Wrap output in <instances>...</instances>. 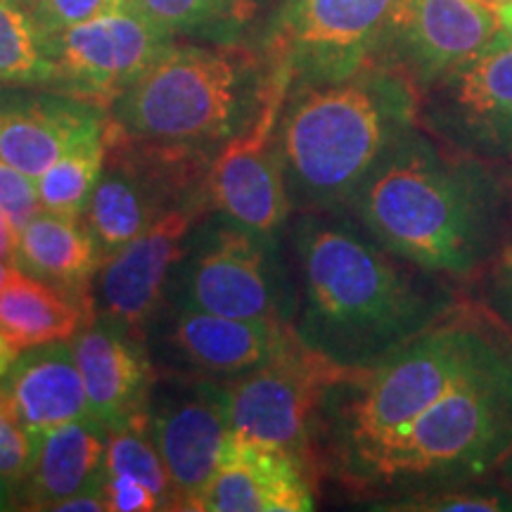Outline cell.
I'll list each match as a JSON object with an SVG mask.
<instances>
[{"instance_id":"6da1fadb","label":"cell","mask_w":512,"mask_h":512,"mask_svg":"<svg viewBox=\"0 0 512 512\" xmlns=\"http://www.w3.org/2000/svg\"><path fill=\"white\" fill-rule=\"evenodd\" d=\"M292 249L299 273L292 328L342 368L375 366L463 309L441 275L387 252L347 211H302Z\"/></svg>"},{"instance_id":"7a4b0ae2","label":"cell","mask_w":512,"mask_h":512,"mask_svg":"<svg viewBox=\"0 0 512 512\" xmlns=\"http://www.w3.org/2000/svg\"><path fill=\"white\" fill-rule=\"evenodd\" d=\"M347 214L408 264L470 278L508 240L510 195L482 159L415 126L370 171Z\"/></svg>"},{"instance_id":"3957f363","label":"cell","mask_w":512,"mask_h":512,"mask_svg":"<svg viewBox=\"0 0 512 512\" xmlns=\"http://www.w3.org/2000/svg\"><path fill=\"white\" fill-rule=\"evenodd\" d=\"M418 112V88L377 60L342 81L290 88L275 138L292 209L347 211Z\"/></svg>"},{"instance_id":"277c9868","label":"cell","mask_w":512,"mask_h":512,"mask_svg":"<svg viewBox=\"0 0 512 512\" xmlns=\"http://www.w3.org/2000/svg\"><path fill=\"white\" fill-rule=\"evenodd\" d=\"M494 318L458 309L370 368L332 384L316 425L337 475L351 484L384 446L401 437L427 408L460 380L512 351L510 335Z\"/></svg>"},{"instance_id":"5b68a950","label":"cell","mask_w":512,"mask_h":512,"mask_svg":"<svg viewBox=\"0 0 512 512\" xmlns=\"http://www.w3.org/2000/svg\"><path fill=\"white\" fill-rule=\"evenodd\" d=\"M290 76L266 48L174 41L110 105V124L145 143L219 155L264 112Z\"/></svg>"},{"instance_id":"8992f818","label":"cell","mask_w":512,"mask_h":512,"mask_svg":"<svg viewBox=\"0 0 512 512\" xmlns=\"http://www.w3.org/2000/svg\"><path fill=\"white\" fill-rule=\"evenodd\" d=\"M512 446V351L460 380L354 477L408 494L477 484Z\"/></svg>"},{"instance_id":"52a82bcc","label":"cell","mask_w":512,"mask_h":512,"mask_svg":"<svg viewBox=\"0 0 512 512\" xmlns=\"http://www.w3.org/2000/svg\"><path fill=\"white\" fill-rule=\"evenodd\" d=\"M164 299L219 316L292 325L299 290L280 240L209 211L192 228Z\"/></svg>"},{"instance_id":"ba28073f","label":"cell","mask_w":512,"mask_h":512,"mask_svg":"<svg viewBox=\"0 0 512 512\" xmlns=\"http://www.w3.org/2000/svg\"><path fill=\"white\" fill-rule=\"evenodd\" d=\"M105 140V166L83 214L105 259L169 211L209 200L214 155L145 143L112 124Z\"/></svg>"},{"instance_id":"9c48e42d","label":"cell","mask_w":512,"mask_h":512,"mask_svg":"<svg viewBox=\"0 0 512 512\" xmlns=\"http://www.w3.org/2000/svg\"><path fill=\"white\" fill-rule=\"evenodd\" d=\"M354 373L306 347L297 332L261 368L226 382L230 422L240 437L283 448L316 477V425L332 384Z\"/></svg>"},{"instance_id":"30bf717a","label":"cell","mask_w":512,"mask_h":512,"mask_svg":"<svg viewBox=\"0 0 512 512\" xmlns=\"http://www.w3.org/2000/svg\"><path fill=\"white\" fill-rule=\"evenodd\" d=\"M396 0H285L266 50L290 88L342 81L377 57Z\"/></svg>"},{"instance_id":"8fae6325","label":"cell","mask_w":512,"mask_h":512,"mask_svg":"<svg viewBox=\"0 0 512 512\" xmlns=\"http://www.w3.org/2000/svg\"><path fill=\"white\" fill-rule=\"evenodd\" d=\"M169 36L136 0L50 36L53 91L107 107L171 48Z\"/></svg>"},{"instance_id":"7c38bea8","label":"cell","mask_w":512,"mask_h":512,"mask_svg":"<svg viewBox=\"0 0 512 512\" xmlns=\"http://www.w3.org/2000/svg\"><path fill=\"white\" fill-rule=\"evenodd\" d=\"M418 126L482 162L512 164V41L489 50L420 95Z\"/></svg>"},{"instance_id":"4fadbf2b","label":"cell","mask_w":512,"mask_h":512,"mask_svg":"<svg viewBox=\"0 0 512 512\" xmlns=\"http://www.w3.org/2000/svg\"><path fill=\"white\" fill-rule=\"evenodd\" d=\"M147 427L174 482L181 510H190L233 434L226 382L159 373L147 406Z\"/></svg>"},{"instance_id":"5bb4252c","label":"cell","mask_w":512,"mask_h":512,"mask_svg":"<svg viewBox=\"0 0 512 512\" xmlns=\"http://www.w3.org/2000/svg\"><path fill=\"white\" fill-rule=\"evenodd\" d=\"M292 325L219 316L192 306L162 302L145 332L159 373L233 382L275 356Z\"/></svg>"},{"instance_id":"9a60e30c","label":"cell","mask_w":512,"mask_h":512,"mask_svg":"<svg viewBox=\"0 0 512 512\" xmlns=\"http://www.w3.org/2000/svg\"><path fill=\"white\" fill-rule=\"evenodd\" d=\"M498 31L496 5L486 0H396L375 60L422 95L489 50Z\"/></svg>"},{"instance_id":"2e32d148","label":"cell","mask_w":512,"mask_h":512,"mask_svg":"<svg viewBox=\"0 0 512 512\" xmlns=\"http://www.w3.org/2000/svg\"><path fill=\"white\" fill-rule=\"evenodd\" d=\"M290 86H280L259 119L223 147L209 171V200L214 211L242 228L283 240L292 202L278 155V128Z\"/></svg>"},{"instance_id":"e0dca14e","label":"cell","mask_w":512,"mask_h":512,"mask_svg":"<svg viewBox=\"0 0 512 512\" xmlns=\"http://www.w3.org/2000/svg\"><path fill=\"white\" fill-rule=\"evenodd\" d=\"M209 211H214L211 200L178 207L107 256L93 283L95 313L145 339L147 325L166 297L171 271L183 256L185 242Z\"/></svg>"},{"instance_id":"ac0fdd59","label":"cell","mask_w":512,"mask_h":512,"mask_svg":"<svg viewBox=\"0 0 512 512\" xmlns=\"http://www.w3.org/2000/svg\"><path fill=\"white\" fill-rule=\"evenodd\" d=\"M110 110L50 88H0V162L43 176L76 147L107 133Z\"/></svg>"},{"instance_id":"d6986e66","label":"cell","mask_w":512,"mask_h":512,"mask_svg":"<svg viewBox=\"0 0 512 512\" xmlns=\"http://www.w3.org/2000/svg\"><path fill=\"white\" fill-rule=\"evenodd\" d=\"M93 418L107 432L145 425L159 370L145 339L98 316L72 337Z\"/></svg>"},{"instance_id":"ffe728a7","label":"cell","mask_w":512,"mask_h":512,"mask_svg":"<svg viewBox=\"0 0 512 512\" xmlns=\"http://www.w3.org/2000/svg\"><path fill=\"white\" fill-rule=\"evenodd\" d=\"M313 475L283 448L230 434L221 463L190 505L197 512H309Z\"/></svg>"},{"instance_id":"44dd1931","label":"cell","mask_w":512,"mask_h":512,"mask_svg":"<svg viewBox=\"0 0 512 512\" xmlns=\"http://www.w3.org/2000/svg\"><path fill=\"white\" fill-rule=\"evenodd\" d=\"M0 394L8 401L12 418L27 432L93 418L72 339L19 351L0 380Z\"/></svg>"},{"instance_id":"7402d4cb","label":"cell","mask_w":512,"mask_h":512,"mask_svg":"<svg viewBox=\"0 0 512 512\" xmlns=\"http://www.w3.org/2000/svg\"><path fill=\"white\" fill-rule=\"evenodd\" d=\"M29 434L31 465L19 486V510H57L102 477L110 432L95 418Z\"/></svg>"},{"instance_id":"603a6c76","label":"cell","mask_w":512,"mask_h":512,"mask_svg":"<svg viewBox=\"0 0 512 512\" xmlns=\"http://www.w3.org/2000/svg\"><path fill=\"white\" fill-rule=\"evenodd\" d=\"M105 254L83 216L41 209L19 230L15 266L34 278L93 299V283Z\"/></svg>"},{"instance_id":"cb8c5ba5","label":"cell","mask_w":512,"mask_h":512,"mask_svg":"<svg viewBox=\"0 0 512 512\" xmlns=\"http://www.w3.org/2000/svg\"><path fill=\"white\" fill-rule=\"evenodd\" d=\"M93 318V299L76 297L17 266L0 287V337L17 351L72 339Z\"/></svg>"},{"instance_id":"d4e9b609","label":"cell","mask_w":512,"mask_h":512,"mask_svg":"<svg viewBox=\"0 0 512 512\" xmlns=\"http://www.w3.org/2000/svg\"><path fill=\"white\" fill-rule=\"evenodd\" d=\"M176 41L249 43L266 48L285 0H136Z\"/></svg>"},{"instance_id":"484cf974","label":"cell","mask_w":512,"mask_h":512,"mask_svg":"<svg viewBox=\"0 0 512 512\" xmlns=\"http://www.w3.org/2000/svg\"><path fill=\"white\" fill-rule=\"evenodd\" d=\"M50 38L19 0H0V88L55 86Z\"/></svg>"},{"instance_id":"4316f807","label":"cell","mask_w":512,"mask_h":512,"mask_svg":"<svg viewBox=\"0 0 512 512\" xmlns=\"http://www.w3.org/2000/svg\"><path fill=\"white\" fill-rule=\"evenodd\" d=\"M105 136L76 147L50 166L46 174L36 178L43 209L67 216L86 214L95 185L100 181L102 166H105Z\"/></svg>"},{"instance_id":"83f0119b","label":"cell","mask_w":512,"mask_h":512,"mask_svg":"<svg viewBox=\"0 0 512 512\" xmlns=\"http://www.w3.org/2000/svg\"><path fill=\"white\" fill-rule=\"evenodd\" d=\"M105 470L114 472V475L133 477L140 484L150 486L159 501H162L164 510H181L174 482H171L164 460L150 437L147 422L145 425H128L110 432Z\"/></svg>"},{"instance_id":"f1b7e54d","label":"cell","mask_w":512,"mask_h":512,"mask_svg":"<svg viewBox=\"0 0 512 512\" xmlns=\"http://www.w3.org/2000/svg\"><path fill=\"white\" fill-rule=\"evenodd\" d=\"M387 508L408 512H505L512 510V496L498 484L491 489L484 484H460L413 491Z\"/></svg>"},{"instance_id":"f546056e","label":"cell","mask_w":512,"mask_h":512,"mask_svg":"<svg viewBox=\"0 0 512 512\" xmlns=\"http://www.w3.org/2000/svg\"><path fill=\"white\" fill-rule=\"evenodd\" d=\"M126 0H34L31 15L48 38L60 34V31L76 27V24L88 22V19L105 15Z\"/></svg>"},{"instance_id":"4dcf8cb0","label":"cell","mask_w":512,"mask_h":512,"mask_svg":"<svg viewBox=\"0 0 512 512\" xmlns=\"http://www.w3.org/2000/svg\"><path fill=\"white\" fill-rule=\"evenodd\" d=\"M0 207L5 209L8 219L22 230L41 211L36 178L15 169V166L0 162Z\"/></svg>"},{"instance_id":"1f68e13d","label":"cell","mask_w":512,"mask_h":512,"mask_svg":"<svg viewBox=\"0 0 512 512\" xmlns=\"http://www.w3.org/2000/svg\"><path fill=\"white\" fill-rule=\"evenodd\" d=\"M31 465V434L8 415L0 420V475L17 489L22 486Z\"/></svg>"},{"instance_id":"d6a6232c","label":"cell","mask_w":512,"mask_h":512,"mask_svg":"<svg viewBox=\"0 0 512 512\" xmlns=\"http://www.w3.org/2000/svg\"><path fill=\"white\" fill-rule=\"evenodd\" d=\"M102 494L107 512H152L164 510L155 491L140 484L138 479L102 470Z\"/></svg>"},{"instance_id":"836d02e7","label":"cell","mask_w":512,"mask_h":512,"mask_svg":"<svg viewBox=\"0 0 512 512\" xmlns=\"http://www.w3.org/2000/svg\"><path fill=\"white\" fill-rule=\"evenodd\" d=\"M489 309L498 325L512 335V256L498 268L489 287Z\"/></svg>"},{"instance_id":"e575fe53","label":"cell","mask_w":512,"mask_h":512,"mask_svg":"<svg viewBox=\"0 0 512 512\" xmlns=\"http://www.w3.org/2000/svg\"><path fill=\"white\" fill-rule=\"evenodd\" d=\"M105 494H102V477L98 482L88 486V489L79 491V494L64 498V501L57 505V512H105Z\"/></svg>"},{"instance_id":"d590c367","label":"cell","mask_w":512,"mask_h":512,"mask_svg":"<svg viewBox=\"0 0 512 512\" xmlns=\"http://www.w3.org/2000/svg\"><path fill=\"white\" fill-rule=\"evenodd\" d=\"M17 240H19V230L15 228V223L8 219L5 209L0 207V259L8 261L12 266H15V256H17Z\"/></svg>"},{"instance_id":"8d00e7d4","label":"cell","mask_w":512,"mask_h":512,"mask_svg":"<svg viewBox=\"0 0 512 512\" xmlns=\"http://www.w3.org/2000/svg\"><path fill=\"white\" fill-rule=\"evenodd\" d=\"M494 475L498 479V486H501V489H505L512 496V446L508 448V451H505V456L498 460Z\"/></svg>"},{"instance_id":"74e56055","label":"cell","mask_w":512,"mask_h":512,"mask_svg":"<svg viewBox=\"0 0 512 512\" xmlns=\"http://www.w3.org/2000/svg\"><path fill=\"white\" fill-rule=\"evenodd\" d=\"M5 510H19V498H17L15 486L0 475V512Z\"/></svg>"},{"instance_id":"f35d334b","label":"cell","mask_w":512,"mask_h":512,"mask_svg":"<svg viewBox=\"0 0 512 512\" xmlns=\"http://www.w3.org/2000/svg\"><path fill=\"white\" fill-rule=\"evenodd\" d=\"M496 12H498V22H501V36L512 41V0L498 3Z\"/></svg>"},{"instance_id":"ab89813d","label":"cell","mask_w":512,"mask_h":512,"mask_svg":"<svg viewBox=\"0 0 512 512\" xmlns=\"http://www.w3.org/2000/svg\"><path fill=\"white\" fill-rule=\"evenodd\" d=\"M17 354H19V351L12 347L10 342H5V339L0 337V380H3L5 373H8L12 363H15Z\"/></svg>"},{"instance_id":"60d3db41","label":"cell","mask_w":512,"mask_h":512,"mask_svg":"<svg viewBox=\"0 0 512 512\" xmlns=\"http://www.w3.org/2000/svg\"><path fill=\"white\" fill-rule=\"evenodd\" d=\"M12 268H15V266L8 264V261H3V259H0V287L5 285V280H8V275H10Z\"/></svg>"},{"instance_id":"b9f144b4","label":"cell","mask_w":512,"mask_h":512,"mask_svg":"<svg viewBox=\"0 0 512 512\" xmlns=\"http://www.w3.org/2000/svg\"><path fill=\"white\" fill-rule=\"evenodd\" d=\"M19 3H22L24 8H29V10H31V5H34V0H19Z\"/></svg>"},{"instance_id":"7bdbcfd3","label":"cell","mask_w":512,"mask_h":512,"mask_svg":"<svg viewBox=\"0 0 512 512\" xmlns=\"http://www.w3.org/2000/svg\"><path fill=\"white\" fill-rule=\"evenodd\" d=\"M486 3H491V5H498V3H501V0H486Z\"/></svg>"},{"instance_id":"ee69618b","label":"cell","mask_w":512,"mask_h":512,"mask_svg":"<svg viewBox=\"0 0 512 512\" xmlns=\"http://www.w3.org/2000/svg\"><path fill=\"white\" fill-rule=\"evenodd\" d=\"M501 3H505V0H501Z\"/></svg>"}]
</instances>
